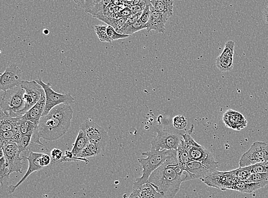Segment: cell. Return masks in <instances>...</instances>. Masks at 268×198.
<instances>
[{"label": "cell", "instance_id": "obj_1", "mask_svg": "<svg viewBox=\"0 0 268 198\" xmlns=\"http://www.w3.org/2000/svg\"><path fill=\"white\" fill-rule=\"evenodd\" d=\"M183 181V171L179 167L177 150H174L164 163L151 174L148 183L163 198H173L179 192Z\"/></svg>", "mask_w": 268, "mask_h": 198}, {"label": "cell", "instance_id": "obj_2", "mask_svg": "<svg viewBox=\"0 0 268 198\" xmlns=\"http://www.w3.org/2000/svg\"><path fill=\"white\" fill-rule=\"evenodd\" d=\"M175 150L157 151L151 150L145 152L142 154L146 156V158H140L139 163L143 168V175L137 178L133 183V188L138 187L148 183L151 174L164 163Z\"/></svg>", "mask_w": 268, "mask_h": 198}, {"label": "cell", "instance_id": "obj_3", "mask_svg": "<svg viewBox=\"0 0 268 198\" xmlns=\"http://www.w3.org/2000/svg\"><path fill=\"white\" fill-rule=\"evenodd\" d=\"M193 128L189 133H185L182 137L186 147H187L189 157L191 160L199 161L207 167L212 173L218 171V162L215 160L213 155L207 148L198 144L191 137Z\"/></svg>", "mask_w": 268, "mask_h": 198}, {"label": "cell", "instance_id": "obj_4", "mask_svg": "<svg viewBox=\"0 0 268 198\" xmlns=\"http://www.w3.org/2000/svg\"><path fill=\"white\" fill-rule=\"evenodd\" d=\"M25 90L20 85L4 92L1 102V110L13 118L22 116L25 106Z\"/></svg>", "mask_w": 268, "mask_h": 198}, {"label": "cell", "instance_id": "obj_5", "mask_svg": "<svg viewBox=\"0 0 268 198\" xmlns=\"http://www.w3.org/2000/svg\"><path fill=\"white\" fill-rule=\"evenodd\" d=\"M70 127L62 122L47 115L42 117L38 125V130L41 138L48 141L59 139L66 134Z\"/></svg>", "mask_w": 268, "mask_h": 198}, {"label": "cell", "instance_id": "obj_6", "mask_svg": "<svg viewBox=\"0 0 268 198\" xmlns=\"http://www.w3.org/2000/svg\"><path fill=\"white\" fill-rule=\"evenodd\" d=\"M183 131L158 130L157 136L151 143V150L157 151L177 150L185 133Z\"/></svg>", "mask_w": 268, "mask_h": 198}, {"label": "cell", "instance_id": "obj_7", "mask_svg": "<svg viewBox=\"0 0 268 198\" xmlns=\"http://www.w3.org/2000/svg\"><path fill=\"white\" fill-rule=\"evenodd\" d=\"M36 81L43 88L46 96L45 108L42 117L48 115L52 109L56 105L63 103L70 105L74 103L75 99L71 94L57 93L52 88V84L50 82L46 84L41 79L36 80Z\"/></svg>", "mask_w": 268, "mask_h": 198}, {"label": "cell", "instance_id": "obj_8", "mask_svg": "<svg viewBox=\"0 0 268 198\" xmlns=\"http://www.w3.org/2000/svg\"><path fill=\"white\" fill-rule=\"evenodd\" d=\"M268 161V144L263 141H256L250 149L245 153L239 161L240 167L251 166L256 163Z\"/></svg>", "mask_w": 268, "mask_h": 198}, {"label": "cell", "instance_id": "obj_9", "mask_svg": "<svg viewBox=\"0 0 268 198\" xmlns=\"http://www.w3.org/2000/svg\"><path fill=\"white\" fill-rule=\"evenodd\" d=\"M4 151L6 164L9 168L10 174L22 173L24 169L25 159L22 157L18 145L15 142H8L2 145Z\"/></svg>", "mask_w": 268, "mask_h": 198}, {"label": "cell", "instance_id": "obj_10", "mask_svg": "<svg viewBox=\"0 0 268 198\" xmlns=\"http://www.w3.org/2000/svg\"><path fill=\"white\" fill-rule=\"evenodd\" d=\"M80 130L86 133L90 143L98 145L104 151L108 141V135L104 128L100 126L91 119H88L81 125Z\"/></svg>", "mask_w": 268, "mask_h": 198}, {"label": "cell", "instance_id": "obj_11", "mask_svg": "<svg viewBox=\"0 0 268 198\" xmlns=\"http://www.w3.org/2000/svg\"><path fill=\"white\" fill-rule=\"evenodd\" d=\"M203 182L209 187L217 188L223 191L232 190L235 183L237 181L234 176L233 171L228 172H215L209 175L205 179L202 180Z\"/></svg>", "mask_w": 268, "mask_h": 198}, {"label": "cell", "instance_id": "obj_12", "mask_svg": "<svg viewBox=\"0 0 268 198\" xmlns=\"http://www.w3.org/2000/svg\"><path fill=\"white\" fill-rule=\"evenodd\" d=\"M21 86L25 90L24 101L25 106L22 111V116L26 112L30 110L40 100L41 95L44 92L43 88L37 83L36 80H23Z\"/></svg>", "mask_w": 268, "mask_h": 198}, {"label": "cell", "instance_id": "obj_13", "mask_svg": "<svg viewBox=\"0 0 268 198\" xmlns=\"http://www.w3.org/2000/svg\"><path fill=\"white\" fill-rule=\"evenodd\" d=\"M22 72L18 66L14 64L6 68L0 77V89L6 91L20 85L23 81Z\"/></svg>", "mask_w": 268, "mask_h": 198}, {"label": "cell", "instance_id": "obj_14", "mask_svg": "<svg viewBox=\"0 0 268 198\" xmlns=\"http://www.w3.org/2000/svg\"><path fill=\"white\" fill-rule=\"evenodd\" d=\"M212 173L211 171L204 165L199 161L191 160L186 165V171L183 172L184 181L205 179Z\"/></svg>", "mask_w": 268, "mask_h": 198}, {"label": "cell", "instance_id": "obj_15", "mask_svg": "<svg viewBox=\"0 0 268 198\" xmlns=\"http://www.w3.org/2000/svg\"><path fill=\"white\" fill-rule=\"evenodd\" d=\"M234 47L233 41H227L223 52L216 59L217 67L221 72H228L233 69Z\"/></svg>", "mask_w": 268, "mask_h": 198}, {"label": "cell", "instance_id": "obj_16", "mask_svg": "<svg viewBox=\"0 0 268 198\" xmlns=\"http://www.w3.org/2000/svg\"><path fill=\"white\" fill-rule=\"evenodd\" d=\"M42 154L43 153H36V152L32 151L28 156L25 158V159H27L29 162V167L27 173H26L25 176L23 177L22 179L16 185L8 186V191L9 193H14L16 189L20 186L31 174L35 172V171H39L43 169L44 167L41 166L40 162V158Z\"/></svg>", "mask_w": 268, "mask_h": 198}, {"label": "cell", "instance_id": "obj_17", "mask_svg": "<svg viewBox=\"0 0 268 198\" xmlns=\"http://www.w3.org/2000/svg\"><path fill=\"white\" fill-rule=\"evenodd\" d=\"M150 11L151 15L146 24L147 32L154 31L164 34L166 31V23L170 18L167 16L157 11L152 5H150Z\"/></svg>", "mask_w": 268, "mask_h": 198}, {"label": "cell", "instance_id": "obj_18", "mask_svg": "<svg viewBox=\"0 0 268 198\" xmlns=\"http://www.w3.org/2000/svg\"><path fill=\"white\" fill-rule=\"evenodd\" d=\"M73 109L71 105L63 103L52 108L48 115L57 119L64 124L70 127L71 120L73 119Z\"/></svg>", "mask_w": 268, "mask_h": 198}, {"label": "cell", "instance_id": "obj_19", "mask_svg": "<svg viewBox=\"0 0 268 198\" xmlns=\"http://www.w3.org/2000/svg\"><path fill=\"white\" fill-rule=\"evenodd\" d=\"M46 105V96L45 91L42 93L40 100L34 107L28 111L22 116V118L32 122L38 125L40 119L44 113Z\"/></svg>", "mask_w": 268, "mask_h": 198}, {"label": "cell", "instance_id": "obj_20", "mask_svg": "<svg viewBox=\"0 0 268 198\" xmlns=\"http://www.w3.org/2000/svg\"><path fill=\"white\" fill-rule=\"evenodd\" d=\"M19 117L13 118L0 111V133L18 130V122Z\"/></svg>", "mask_w": 268, "mask_h": 198}, {"label": "cell", "instance_id": "obj_21", "mask_svg": "<svg viewBox=\"0 0 268 198\" xmlns=\"http://www.w3.org/2000/svg\"><path fill=\"white\" fill-rule=\"evenodd\" d=\"M132 193L136 194L140 198H164L149 183L138 187L133 188Z\"/></svg>", "mask_w": 268, "mask_h": 198}, {"label": "cell", "instance_id": "obj_22", "mask_svg": "<svg viewBox=\"0 0 268 198\" xmlns=\"http://www.w3.org/2000/svg\"><path fill=\"white\" fill-rule=\"evenodd\" d=\"M267 185V184L264 183H247L245 181H237L232 190L242 193L252 194Z\"/></svg>", "mask_w": 268, "mask_h": 198}, {"label": "cell", "instance_id": "obj_23", "mask_svg": "<svg viewBox=\"0 0 268 198\" xmlns=\"http://www.w3.org/2000/svg\"><path fill=\"white\" fill-rule=\"evenodd\" d=\"M230 116V122H229V128H233V130L239 131L243 128L246 127L247 121L243 115L230 110L227 112Z\"/></svg>", "mask_w": 268, "mask_h": 198}, {"label": "cell", "instance_id": "obj_24", "mask_svg": "<svg viewBox=\"0 0 268 198\" xmlns=\"http://www.w3.org/2000/svg\"><path fill=\"white\" fill-rule=\"evenodd\" d=\"M173 0H151L153 7L169 18L173 15Z\"/></svg>", "mask_w": 268, "mask_h": 198}, {"label": "cell", "instance_id": "obj_25", "mask_svg": "<svg viewBox=\"0 0 268 198\" xmlns=\"http://www.w3.org/2000/svg\"><path fill=\"white\" fill-rule=\"evenodd\" d=\"M177 156L179 168L184 172L186 169V165L191 160L186 147L184 139H182L177 150Z\"/></svg>", "mask_w": 268, "mask_h": 198}, {"label": "cell", "instance_id": "obj_26", "mask_svg": "<svg viewBox=\"0 0 268 198\" xmlns=\"http://www.w3.org/2000/svg\"><path fill=\"white\" fill-rule=\"evenodd\" d=\"M89 140L84 131L80 130L77 135L76 141L73 144L72 152L75 157H79L81 152L89 144Z\"/></svg>", "mask_w": 268, "mask_h": 198}, {"label": "cell", "instance_id": "obj_27", "mask_svg": "<svg viewBox=\"0 0 268 198\" xmlns=\"http://www.w3.org/2000/svg\"><path fill=\"white\" fill-rule=\"evenodd\" d=\"M21 136V134L18 130L0 133L1 146L8 142H15L18 144Z\"/></svg>", "mask_w": 268, "mask_h": 198}, {"label": "cell", "instance_id": "obj_28", "mask_svg": "<svg viewBox=\"0 0 268 198\" xmlns=\"http://www.w3.org/2000/svg\"><path fill=\"white\" fill-rule=\"evenodd\" d=\"M18 127V130L21 135L34 133L38 128V125L33 123L30 121L24 119L21 117H19Z\"/></svg>", "mask_w": 268, "mask_h": 198}, {"label": "cell", "instance_id": "obj_29", "mask_svg": "<svg viewBox=\"0 0 268 198\" xmlns=\"http://www.w3.org/2000/svg\"><path fill=\"white\" fill-rule=\"evenodd\" d=\"M144 29H146V25L140 19L138 21H137L134 24L127 26V27L121 28L117 32L121 34L129 36Z\"/></svg>", "mask_w": 268, "mask_h": 198}, {"label": "cell", "instance_id": "obj_30", "mask_svg": "<svg viewBox=\"0 0 268 198\" xmlns=\"http://www.w3.org/2000/svg\"><path fill=\"white\" fill-rule=\"evenodd\" d=\"M103 151L102 148L98 145L92 143H89L87 145L86 148L81 152L80 157L83 158H88L89 157H93L97 156L99 155L101 151Z\"/></svg>", "mask_w": 268, "mask_h": 198}, {"label": "cell", "instance_id": "obj_31", "mask_svg": "<svg viewBox=\"0 0 268 198\" xmlns=\"http://www.w3.org/2000/svg\"><path fill=\"white\" fill-rule=\"evenodd\" d=\"M112 1V0H101L99 4L94 5L93 7L86 11L87 13H90L93 16L101 15Z\"/></svg>", "mask_w": 268, "mask_h": 198}, {"label": "cell", "instance_id": "obj_32", "mask_svg": "<svg viewBox=\"0 0 268 198\" xmlns=\"http://www.w3.org/2000/svg\"><path fill=\"white\" fill-rule=\"evenodd\" d=\"M233 171L237 181H246L251 174L249 166L239 167Z\"/></svg>", "mask_w": 268, "mask_h": 198}, {"label": "cell", "instance_id": "obj_33", "mask_svg": "<svg viewBox=\"0 0 268 198\" xmlns=\"http://www.w3.org/2000/svg\"><path fill=\"white\" fill-rule=\"evenodd\" d=\"M247 183H264L268 185V173H255L245 181Z\"/></svg>", "mask_w": 268, "mask_h": 198}, {"label": "cell", "instance_id": "obj_34", "mask_svg": "<svg viewBox=\"0 0 268 198\" xmlns=\"http://www.w3.org/2000/svg\"><path fill=\"white\" fill-rule=\"evenodd\" d=\"M10 175V171L7 165L6 164V159L5 156L0 158V183H1V186H3V183L6 178H9Z\"/></svg>", "mask_w": 268, "mask_h": 198}, {"label": "cell", "instance_id": "obj_35", "mask_svg": "<svg viewBox=\"0 0 268 198\" xmlns=\"http://www.w3.org/2000/svg\"><path fill=\"white\" fill-rule=\"evenodd\" d=\"M187 119L184 115H178L173 119V125L176 130L182 131L187 126Z\"/></svg>", "mask_w": 268, "mask_h": 198}, {"label": "cell", "instance_id": "obj_36", "mask_svg": "<svg viewBox=\"0 0 268 198\" xmlns=\"http://www.w3.org/2000/svg\"><path fill=\"white\" fill-rule=\"evenodd\" d=\"M107 26L102 25H96L95 31L100 40L102 42H111L107 34Z\"/></svg>", "mask_w": 268, "mask_h": 198}, {"label": "cell", "instance_id": "obj_37", "mask_svg": "<svg viewBox=\"0 0 268 198\" xmlns=\"http://www.w3.org/2000/svg\"><path fill=\"white\" fill-rule=\"evenodd\" d=\"M107 34L110 40V42L118 40L119 39H124L129 38V35L121 34L117 32L115 29L110 25L107 27Z\"/></svg>", "mask_w": 268, "mask_h": 198}, {"label": "cell", "instance_id": "obj_38", "mask_svg": "<svg viewBox=\"0 0 268 198\" xmlns=\"http://www.w3.org/2000/svg\"><path fill=\"white\" fill-rule=\"evenodd\" d=\"M251 174L255 173H268V161L256 163L250 166Z\"/></svg>", "mask_w": 268, "mask_h": 198}, {"label": "cell", "instance_id": "obj_39", "mask_svg": "<svg viewBox=\"0 0 268 198\" xmlns=\"http://www.w3.org/2000/svg\"><path fill=\"white\" fill-rule=\"evenodd\" d=\"M80 7L87 11L94 5V0H73Z\"/></svg>", "mask_w": 268, "mask_h": 198}, {"label": "cell", "instance_id": "obj_40", "mask_svg": "<svg viewBox=\"0 0 268 198\" xmlns=\"http://www.w3.org/2000/svg\"><path fill=\"white\" fill-rule=\"evenodd\" d=\"M51 157L52 158V163L59 162L64 157L63 152L58 149V148H54L51 151Z\"/></svg>", "mask_w": 268, "mask_h": 198}, {"label": "cell", "instance_id": "obj_41", "mask_svg": "<svg viewBox=\"0 0 268 198\" xmlns=\"http://www.w3.org/2000/svg\"><path fill=\"white\" fill-rule=\"evenodd\" d=\"M133 12L129 7L124 8L119 13L114 15V18H129L132 16Z\"/></svg>", "mask_w": 268, "mask_h": 198}, {"label": "cell", "instance_id": "obj_42", "mask_svg": "<svg viewBox=\"0 0 268 198\" xmlns=\"http://www.w3.org/2000/svg\"><path fill=\"white\" fill-rule=\"evenodd\" d=\"M150 5H146L145 9L143 11L141 18H140V20H141L145 24H146L147 22H148L150 15H151Z\"/></svg>", "mask_w": 268, "mask_h": 198}, {"label": "cell", "instance_id": "obj_43", "mask_svg": "<svg viewBox=\"0 0 268 198\" xmlns=\"http://www.w3.org/2000/svg\"><path fill=\"white\" fill-rule=\"evenodd\" d=\"M142 13L143 12H140L136 13V14L133 15L132 16H130V17H129L128 19H127L125 24L124 25L122 28L127 27V26L132 25L134 24V23L136 22L137 21H138L140 18H141Z\"/></svg>", "mask_w": 268, "mask_h": 198}, {"label": "cell", "instance_id": "obj_44", "mask_svg": "<svg viewBox=\"0 0 268 198\" xmlns=\"http://www.w3.org/2000/svg\"><path fill=\"white\" fill-rule=\"evenodd\" d=\"M40 162L42 167H47L52 163V158L48 154L43 153L40 158Z\"/></svg>", "mask_w": 268, "mask_h": 198}, {"label": "cell", "instance_id": "obj_45", "mask_svg": "<svg viewBox=\"0 0 268 198\" xmlns=\"http://www.w3.org/2000/svg\"><path fill=\"white\" fill-rule=\"evenodd\" d=\"M146 5V3L144 1H143L140 4L132 5L129 8L132 10L133 14L135 15L137 13L143 12L145 9Z\"/></svg>", "mask_w": 268, "mask_h": 198}, {"label": "cell", "instance_id": "obj_46", "mask_svg": "<svg viewBox=\"0 0 268 198\" xmlns=\"http://www.w3.org/2000/svg\"><path fill=\"white\" fill-rule=\"evenodd\" d=\"M263 15L264 21L268 26V5H267L266 7H265L263 12Z\"/></svg>", "mask_w": 268, "mask_h": 198}, {"label": "cell", "instance_id": "obj_47", "mask_svg": "<svg viewBox=\"0 0 268 198\" xmlns=\"http://www.w3.org/2000/svg\"><path fill=\"white\" fill-rule=\"evenodd\" d=\"M143 0H133L132 2V6L140 4L143 2Z\"/></svg>", "mask_w": 268, "mask_h": 198}, {"label": "cell", "instance_id": "obj_48", "mask_svg": "<svg viewBox=\"0 0 268 198\" xmlns=\"http://www.w3.org/2000/svg\"><path fill=\"white\" fill-rule=\"evenodd\" d=\"M127 198H140L138 196H137L136 194L132 193V194L130 195V196Z\"/></svg>", "mask_w": 268, "mask_h": 198}, {"label": "cell", "instance_id": "obj_49", "mask_svg": "<svg viewBox=\"0 0 268 198\" xmlns=\"http://www.w3.org/2000/svg\"><path fill=\"white\" fill-rule=\"evenodd\" d=\"M101 1V0H94V5L99 4V3Z\"/></svg>", "mask_w": 268, "mask_h": 198}, {"label": "cell", "instance_id": "obj_50", "mask_svg": "<svg viewBox=\"0 0 268 198\" xmlns=\"http://www.w3.org/2000/svg\"><path fill=\"white\" fill-rule=\"evenodd\" d=\"M44 33L45 34L48 35L49 34V31H48V30H44Z\"/></svg>", "mask_w": 268, "mask_h": 198}]
</instances>
